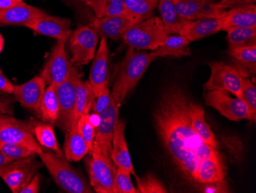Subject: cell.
I'll return each instance as SVG.
<instances>
[{
  "instance_id": "39",
  "label": "cell",
  "mask_w": 256,
  "mask_h": 193,
  "mask_svg": "<svg viewBox=\"0 0 256 193\" xmlns=\"http://www.w3.org/2000/svg\"><path fill=\"white\" fill-rule=\"evenodd\" d=\"M77 123L78 124L79 129L86 143L88 145L89 149H92L94 144V135H96V127L93 121L92 120L89 113L83 115L79 118Z\"/></svg>"
},
{
  "instance_id": "33",
  "label": "cell",
  "mask_w": 256,
  "mask_h": 193,
  "mask_svg": "<svg viewBox=\"0 0 256 193\" xmlns=\"http://www.w3.org/2000/svg\"><path fill=\"white\" fill-rule=\"evenodd\" d=\"M160 0H124L126 10L145 20L152 17Z\"/></svg>"
},
{
  "instance_id": "5",
  "label": "cell",
  "mask_w": 256,
  "mask_h": 193,
  "mask_svg": "<svg viewBox=\"0 0 256 193\" xmlns=\"http://www.w3.org/2000/svg\"><path fill=\"white\" fill-rule=\"evenodd\" d=\"M80 78L78 68L72 64L68 76L63 83L54 86L60 112L56 124L63 132L71 129L77 122L76 119V85Z\"/></svg>"
},
{
  "instance_id": "2",
  "label": "cell",
  "mask_w": 256,
  "mask_h": 193,
  "mask_svg": "<svg viewBox=\"0 0 256 193\" xmlns=\"http://www.w3.org/2000/svg\"><path fill=\"white\" fill-rule=\"evenodd\" d=\"M151 53L129 47L123 60L115 66L110 98L122 105L136 87L150 65L156 60Z\"/></svg>"
},
{
  "instance_id": "36",
  "label": "cell",
  "mask_w": 256,
  "mask_h": 193,
  "mask_svg": "<svg viewBox=\"0 0 256 193\" xmlns=\"http://www.w3.org/2000/svg\"><path fill=\"white\" fill-rule=\"evenodd\" d=\"M136 191L138 193H166V187L153 174H148L139 178L136 175Z\"/></svg>"
},
{
  "instance_id": "10",
  "label": "cell",
  "mask_w": 256,
  "mask_h": 193,
  "mask_svg": "<svg viewBox=\"0 0 256 193\" xmlns=\"http://www.w3.org/2000/svg\"><path fill=\"white\" fill-rule=\"evenodd\" d=\"M90 185L98 193H116L115 176L117 167L112 158L92 152L88 161Z\"/></svg>"
},
{
  "instance_id": "9",
  "label": "cell",
  "mask_w": 256,
  "mask_h": 193,
  "mask_svg": "<svg viewBox=\"0 0 256 193\" xmlns=\"http://www.w3.org/2000/svg\"><path fill=\"white\" fill-rule=\"evenodd\" d=\"M98 33L89 26H82L72 32L69 37L72 64L82 68L88 64L96 56L98 44Z\"/></svg>"
},
{
  "instance_id": "32",
  "label": "cell",
  "mask_w": 256,
  "mask_h": 193,
  "mask_svg": "<svg viewBox=\"0 0 256 193\" xmlns=\"http://www.w3.org/2000/svg\"><path fill=\"white\" fill-rule=\"evenodd\" d=\"M88 7L94 11L96 18L98 19L114 17L128 12L124 0H104L89 4Z\"/></svg>"
},
{
  "instance_id": "26",
  "label": "cell",
  "mask_w": 256,
  "mask_h": 193,
  "mask_svg": "<svg viewBox=\"0 0 256 193\" xmlns=\"http://www.w3.org/2000/svg\"><path fill=\"white\" fill-rule=\"evenodd\" d=\"M161 20L168 35H180L182 28L188 20L182 18L179 14L172 0H160L158 5Z\"/></svg>"
},
{
  "instance_id": "3",
  "label": "cell",
  "mask_w": 256,
  "mask_h": 193,
  "mask_svg": "<svg viewBox=\"0 0 256 193\" xmlns=\"http://www.w3.org/2000/svg\"><path fill=\"white\" fill-rule=\"evenodd\" d=\"M38 156L56 184L66 192H93L90 185L69 164L63 153L57 154L42 150Z\"/></svg>"
},
{
  "instance_id": "47",
  "label": "cell",
  "mask_w": 256,
  "mask_h": 193,
  "mask_svg": "<svg viewBox=\"0 0 256 193\" xmlns=\"http://www.w3.org/2000/svg\"><path fill=\"white\" fill-rule=\"evenodd\" d=\"M12 161V160L7 158L2 152H0V168H2L4 165H6V164L10 163Z\"/></svg>"
},
{
  "instance_id": "4",
  "label": "cell",
  "mask_w": 256,
  "mask_h": 193,
  "mask_svg": "<svg viewBox=\"0 0 256 193\" xmlns=\"http://www.w3.org/2000/svg\"><path fill=\"white\" fill-rule=\"evenodd\" d=\"M168 36L160 17L152 16L128 29L122 40L135 50L154 51L162 44Z\"/></svg>"
},
{
  "instance_id": "11",
  "label": "cell",
  "mask_w": 256,
  "mask_h": 193,
  "mask_svg": "<svg viewBox=\"0 0 256 193\" xmlns=\"http://www.w3.org/2000/svg\"><path fill=\"white\" fill-rule=\"evenodd\" d=\"M211 75L204 84L205 90H218L228 92L241 99L242 76L236 69L222 62H214L208 64Z\"/></svg>"
},
{
  "instance_id": "48",
  "label": "cell",
  "mask_w": 256,
  "mask_h": 193,
  "mask_svg": "<svg viewBox=\"0 0 256 193\" xmlns=\"http://www.w3.org/2000/svg\"><path fill=\"white\" fill-rule=\"evenodd\" d=\"M78 1L88 6L89 4H93V3L100 2V1H104V0H78Z\"/></svg>"
},
{
  "instance_id": "8",
  "label": "cell",
  "mask_w": 256,
  "mask_h": 193,
  "mask_svg": "<svg viewBox=\"0 0 256 193\" xmlns=\"http://www.w3.org/2000/svg\"><path fill=\"white\" fill-rule=\"evenodd\" d=\"M36 156L12 160L0 168V177L12 192L20 193L41 168L42 163L36 160Z\"/></svg>"
},
{
  "instance_id": "44",
  "label": "cell",
  "mask_w": 256,
  "mask_h": 193,
  "mask_svg": "<svg viewBox=\"0 0 256 193\" xmlns=\"http://www.w3.org/2000/svg\"><path fill=\"white\" fill-rule=\"evenodd\" d=\"M40 179H41V176L40 174H36L32 178L28 181V183L20 191V193L38 192L40 188Z\"/></svg>"
},
{
  "instance_id": "37",
  "label": "cell",
  "mask_w": 256,
  "mask_h": 193,
  "mask_svg": "<svg viewBox=\"0 0 256 193\" xmlns=\"http://www.w3.org/2000/svg\"><path fill=\"white\" fill-rule=\"evenodd\" d=\"M0 152L11 160H17L30 155H37L34 151L27 147L6 142H0Z\"/></svg>"
},
{
  "instance_id": "50",
  "label": "cell",
  "mask_w": 256,
  "mask_h": 193,
  "mask_svg": "<svg viewBox=\"0 0 256 193\" xmlns=\"http://www.w3.org/2000/svg\"><path fill=\"white\" fill-rule=\"evenodd\" d=\"M210 1H216V0H210Z\"/></svg>"
},
{
  "instance_id": "46",
  "label": "cell",
  "mask_w": 256,
  "mask_h": 193,
  "mask_svg": "<svg viewBox=\"0 0 256 193\" xmlns=\"http://www.w3.org/2000/svg\"><path fill=\"white\" fill-rule=\"evenodd\" d=\"M22 4H25L23 0H0V10H7Z\"/></svg>"
},
{
  "instance_id": "43",
  "label": "cell",
  "mask_w": 256,
  "mask_h": 193,
  "mask_svg": "<svg viewBox=\"0 0 256 193\" xmlns=\"http://www.w3.org/2000/svg\"><path fill=\"white\" fill-rule=\"evenodd\" d=\"M14 99L12 98L0 97V115L14 114Z\"/></svg>"
},
{
  "instance_id": "51",
  "label": "cell",
  "mask_w": 256,
  "mask_h": 193,
  "mask_svg": "<svg viewBox=\"0 0 256 193\" xmlns=\"http://www.w3.org/2000/svg\"><path fill=\"white\" fill-rule=\"evenodd\" d=\"M0 71H2V70H1V69H0Z\"/></svg>"
},
{
  "instance_id": "13",
  "label": "cell",
  "mask_w": 256,
  "mask_h": 193,
  "mask_svg": "<svg viewBox=\"0 0 256 193\" xmlns=\"http://www.w3.org/2000/svg\"><path fill=\"white\" fill-rule=\"evenodd\" d=\"M204 98L208 106L216 109L230 120L238 122L248 119V107L240 98L230 97L225 92L218 90L207 91Z\"/></svg>"
},
{
  "instance_id": "35",
  "label": "cell",
  "mask_w": 256,
  "mask_h": 193,
  "mask_svg": "<svg viewBox=\"0 0 256 193\" xmlns=\"http://www.w3.org/2000/svg\"><path fill=\"white\" fill-rule=\"evenodd\" d=\"M178 14L188 20H200L202 0H172Z\"/></svg>"
},
{
  "instance_id": "23",
  "label": "cell",
  "mask_w": 256,
  "mask_h": 193,
  "mask_svg": "<svg viewBox=\"0 0 256 193\" xmlns=\"http://www.w3.org/2000/svg\"><path fill=\"white\" fill-rule=\"evenodd\" d=\"M232 64L242 77L248 78L256 73V46L228 50Z\"/></svg>"
},
{
  "instance_id": "1",
  "label": "cell",
  "mask_w": 256,
  "mask_h": 193,
  "mask_svg": "<svg viewBox=\"0 0 256 193\" xmlns=\"http://www.w3.org/2000/svg\"><path fill=\"white\" fill-rule=\"evenodd\" d=\"M192 104L182 88L171 86L161 94L153 116L156 132L170 156L184 176L194 181L200 162L220 152L192 129Z\"/></svg>"
},
{
  "instance_id": "29",
  "label": "cell",
  "mask_w": 256,
  "mask_h": 193,
  "mask_svg": "<svg viewBox=\"0 0 256 193\" xmlns=\"http://www.w3.org/2000/svg\"><path fill=\"white\" fill-rule=\"evenodd\" d=\"M94 99L96 96L90 81H83L80 78L76 85V122L80 116L89 113Z\"/></svg>"
},
{
  "instance_id": "31",
  "label": "cell",
  "mask_w": 256,
  "mask_h": 193,
  "mask_svg": "<svg viewBox=\"0 0 256 193\" xmlns=\"http://www.w3.org/2000/svg\"><path fill=\"white\" fill-rule=\"evenodd\" d=\"M228 50L256 46V27L236 28L227 32Z\"/></svg>"
},
{
  "instance_id": "14",
  "label": "cell",
  "mask_w": 256,
  "mask_h": 193,
  "mask_svg": "<svg viewBox=\"0 0 256 193\" xmlns=\"http://www.w3.org/2000/svg\"><path fill=\"white\" fill-rule=\"evenodd\" d=\"M143 19L134 14L126 12L114 17L94 18L89 27H92L99 37L110 38L114 40L122 39L124 33L134 24L142 21Z\"/></svg>"
},
{
  "instance_id": "42",
  "label": "cell",
  "mask_w": 256,
  "mask_h": 193,
  "mask_svg": "<svg viewBox=\"0 0 256 193\" xmlns=\"http://www.w3.org/2000/svg\"><path fill=\"white\" fill-rule=\"evenodd\" d=\"M205 185L204 192H228L226 183L225 181H216V182H211V183L202 184Z\"/></svg>"
},
{
  "instance_id": "15",
  "label": "cell",
  "mask_w": 256,
  "mask_h": 193,
  "mask_svg": "<svg viewBox=\"0 0 256 193\" xmlns=\"http://www.w3.org/2000/svg\"><path fill=\"white\" fill-rule=\"evenodd\" d=\"M89 81L94 90L96 98L103 92L104 89L110 86L109 48L107 38L104 37L100 38L98 49L90 68Z\"/></svg>"
},
{
  "instance_id": "40",
  "label": "cell",
  "mask_w": 256,
  "mask_h": 193,
  "mask_svg": "<svg viewBox=\"0 0 256 193\" xmlns=\"http://www.w3.org/2000/svg\"><path fill=\"white\" fill-rule=\"evenodd\" d=\"M110 101H112V98H110V87L108 86L104 89L103 92L98 96L96 98L92 109H93L96 114H99L102 110L110 104Z\"/></svg>"
},
{
  "instance_id": "6",
  "label": "cell",
  "mask_w": 256,
  "mask_h": 193,
  "mask_svg": "<svg viewBox=\"0 0 256 193\" xmlns=\"http://www.w3.org/2000/svg\"><path fill=\"white\" fill-rule=\"evenodd\" d=\"M0 142L27 147L38 155L43 150L34 139L32 122L20 120L10 115H0Z\"/></svg>"
},
{
  "instance_id": "30",
  "label": "cell",
  "mask_w": 256,
  "mask_h": 193,
  "mask_svg": "<svg viewBox=\"0 0 256 193\" xmlns=\"http://www.w3.org/2000/svg\"><path fill=\"white\" fill-rule=\"evenodd\" d=\"M34 137L42 146L47 148L57 154L62 153L52 124L43 122H32Z\"/></svg>"
},
{
  "instance_id": "49",
  "label": "cell",
  "mask_w": 256,
  "mask_h": 193,
  "mask_svg": "<svg viewBox=\"0 0 256 193\" xmlns=\"http://www.w3.org/2000/svg\"><path fill=\"white\" fill-rule=\"evenodd\" d=\"M4 38H2V35L0 34V53L2 52V48H4Z\"/></svg>"
},
{
  "instance_id": "12",
  "label": "cell",
  "mask_w": 256,
  "mask_h": 193,
  "mask_svg": "<svg viewBox=\"0 0 256 193\" xmlns=\"http://www.w3.org/2000/svg\"><path fill=\"white\" fill-rule=\"evenodd\" d=\"M66 40H57L40 74L48 86L61 84L71 70L72 63L66 54Z\"/></svg>"
},
{
  "instance_id": "22",
  "label": "cell",
  "mask_w": 256,
  "mask_h": 193,
  "mask_svg": "<svg viewBox=\"0 0 256 193\" xmlns=\"http://www.w3.org/2000/svg\"><path fill=\"white\" fill-rule=\"evenodd\" d=\"M222 19L188 20L182 28L180 35L184 36L191 43L222 31Z\"/></svg>"
},
{
  "instance_id": "28",
  "label": "cell",
  "mask_w": 256,
  "mask_h": 193,
  "mask_svg": "<svg viewBox=\"0 0 256 193\" xmlns=\"http://www.w3.org/2000/svg\"><path fill=\"white\" fill-rule=\"evenodd\" d=\"M58 112L60 105L54 86H48L44 91L37 114L44 122L52 125L57 121Z\"/></svg>"
},
{
  "instance_id": "20",
  "label": "cell",
  "mask_w": 256,
  "mask_h": 193,
  "mask_svg": "<svg viewBox=\"0 0 256 193\" xmlns=\"http://www.w3.org/2000/svg\"><path fill=\"white\" fill-rule=\"evenodd\" d=\"M222 31L256 27V6H243L230 9L222 17Z\"/></svg>"
},
{
  "instance_id": "18",
  "label": "cell",
  "mask_w": 256,
  "mask_h": 193,
  "mask_svg": "<svg viewBox=\"0 0 256 193\" xmlns=\"http://www.w3.org/2000/svg\"><path fill=\"white\" fill-rule=\"evenodd\" d=\"M125 122L119 119L115 126L112 139L110 158L116 166L126 170L128 172L136 177V172L134 168L130 152L128 150V144L125 139Z\"/></svg>"
},
{
  "instance_id": "34",
  "label": "cell",
  "mask_w": 256,
  "mask_h": 193,
  "mask_svg": "<svg viewBox=\"0 0 256 193\" xmlns=\"http://www.w3.org/2000/svg\"><path fill=\"white\" fill-rule=\"evenodd\" d=\"M241 99L245 102L248 109V119L252 122L256 120V87L248 78L242 77Z\"/></svg>"
},
{
  "instance_id": "38",
  "label": "cell",
  "mask_w": 256,
  "mask_h": 193,
  "mask_svg": "<svg viewBox=\"0 0 256 193\" xmlns=\"http://www.w3.org/2000/svg\"><path fill=\"white\" fill-rule=\"evenodd\" d=\"M115 189L116 193H138L132 183L130 172L120 167H117L116 169Z\"/></svg>"
},
{
  "instance_id": "19",
  "label": "cell",
  "mask_w": 256,
  "mask_h": 193,
  "mask_svg": "<svg viewBox=\"0 0 256 193\" xmlns=\"http://www.w3.org/2000/svg\"><path fill=\"white\" fill-rule=\"evenodd\" d=\"M48 14L38 7L27 5L16 6L7 10H0V26H22L30 22L46 17Z\"/></svg>"
},
{
  "instance_id": "27",
  "label": "cell",
  "mask_w": 256,
  "mask_h": 193,
  "mask_svg": "<svg viewBox=\"0 0 256 193\" xmlns=\"http://www.w3.org/2000/svg\"><path fill=\"white\" fill-rule=\"evenodd\" d=\"M190 116L192 129L196 132L197 135H199L207 145H211L217 149L218 142L210 126L206 122L202 107L192 103L190 108Z\"/></svg>"
},
{
  "instance_id": "21",
  "label": "cell",
  "mask_w": 256,
  "mask_h": 193,
  "mask_svg": "<svg viewBox=\"0 0 256 193\" xmlns=\"http://www.w3.org/2000/svg\"><path fill=\"white\" fill-rule=\"evenodd\" d=\"M226 167L222 155L208 157L202 160L196 171L194 181L205 184L222 181L225 179Z\"/></svg>"
},
{
  "instance_id": "41",
  "label": "cell",
  "mask_w": 256,
  "mask_h": 193,
  "mask_svg": "<svg viewBox=\"0 0 256 193\" xmlns=\"http://www.w3.org/2000/svg\"><path fill=\"white\" fill-rule=\"evenodd\" d=\"M218 4L222 8L230 10L243 6L256 5V0H220Z\"/></svg>"
},
{
  "instance_id": "16",
  "label": "cell",
  "mask_w": 256,
  "mask_h": 193,
  "mask_svg": "<svg viewBox=\"0 0 256 193\" xmlns=\"http://www.w3.org/2000/svg\"><path fill=\"white\" fill-rule=\"evenodd\" d=\"M26 27L30 29L34 35L46 36L57 40L67 41L72 33L70 20L47 15L30 22Z\"/></svg>"
},
{
  "instance_id": "24",
  "label": "cell",
  "mask_w": 256,
  "mask_h": 193,
  "mask_svg": "<svg viewBox=\"0 0 256 193\" xmlns=\"http://www.w3.org/2000/svg\"><path fill=\"white\" fill-rule=\"evenodd\" d=\"M66 133L64 143V156L68 161L78 162L90 151L88 145L80 133L78 124L76 123Z\"/></svg>"
},
{
  "instance_id": "17",
  "label": "cell",
  "mask_w": 256,
  "mask_h": 193,
  "mask_svg": "<svg viewBox=\"0 0 256 193\" xmlns=\"http://www.w3.org/2000/svg\"><path fill=\"white\" fill-rule=\"evenodd\" d=\"M46 86V82L42 76H34L26 83L15 86L12 95L22 106L37 113Z\"/></svg>"
},
{
  "instance_id": "7",
  "label": "cell",
  "mask_w": 256,
  "mask_h": 193,
  "mask_svg": "<svg viewBox=\"0 0 256 193\" xmlns=\"http://www.w3.org/2000/svg\"><path fill=\"white\" fill-rule=\"evenodd\" d=\"M120 105L112 99L110 104L99 113V122L96 127L94 144L90 152L110 158L112 139L115 126L119 120Z\"/></svg>"
},
{
  "instance_id": "45",
  "label": "cell",
  "mask_w": 256,
  "mask_h": 193,
  "mask_svg": "<svg viewBox=\"0 0 256 193\" xmlns=\"http://www.w3.org/2000/svg\"><path fill=\"white\" fill-rule=\"evenodd\" d=\"M14 87L15 86L6 77L4 76L2 71H0V93L12 94Z\"/></svg>"
},
{
  "instance_id": "25",
  "label": "cell",
  "mask_w": 256,
  "mask_h": 193,
  "mask_svg": "<svg viewBox=\"0 0 256 193\" xmlns=\"http://www.w3.org/2000/svg\"><path fill=\"white\" fill-rule=\"evenodd\" d=\"M190 42L182 35H168L166 40L158 49L151 52V55L158 57L174 56L182 57L191 55L189 48Z\"/></svg>"
}]
</instances>
